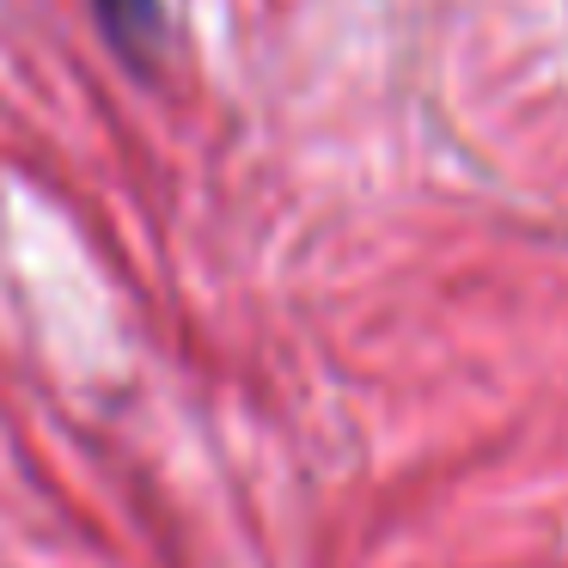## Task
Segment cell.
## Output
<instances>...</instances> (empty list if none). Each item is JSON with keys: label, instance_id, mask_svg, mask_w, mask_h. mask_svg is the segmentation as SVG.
Listing matches in <instances>:
<instances>
[{"label": "cell", "instance_id": "6da1fadb", "mask_svg": "<svg viewBox=\"0 0 568 568\" xmlns=\"http://www.w3.org/2000/svg\"><path fill=\"white\" fill-rule=\"evenodd\" d=\"M104 38L116 43V55L135 68H153L165 50V7L160 0H92Z\"/></svg>", "mask_w": 568, "mask_h": 568}]
</instances>
